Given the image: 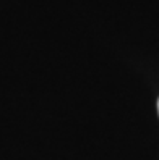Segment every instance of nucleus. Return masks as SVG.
Instances as JSON below:
<instances>
[{
    "label": "nucleus",
    "mask_w": 159,
    "mask_h": 160,
    "mask_svg": "<svg viewBox=\"0 0 159 160\" xmlns=\"http://www.w3.org/2000/svg\"><path fill=\"white\" fill-rule=\"evenodd\" d=\"M157 112H159V100H157Z\"/></svg>",
    "instance_id": "f257e3e1"
}]
</instances>
